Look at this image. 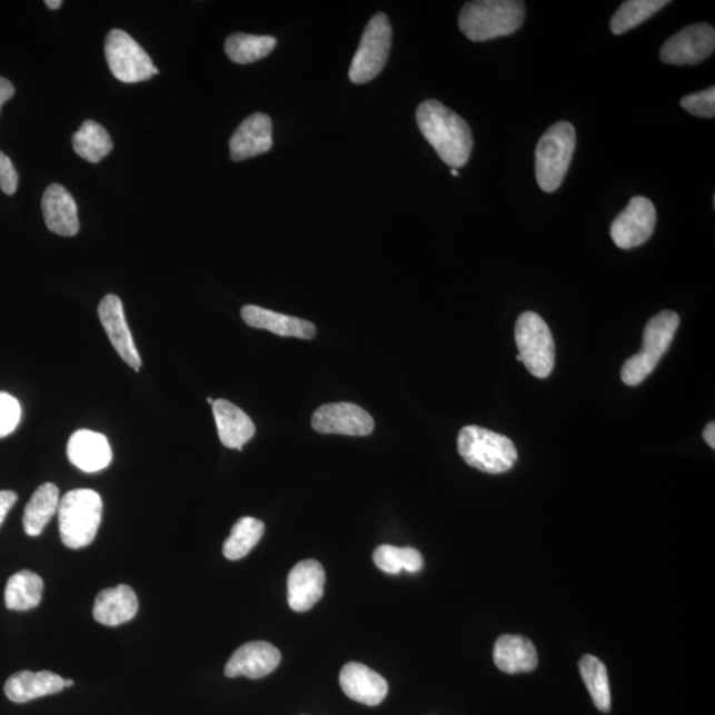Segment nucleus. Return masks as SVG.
<instances>
[{"label":"nucleus","instance_id":"f257e3e1","mask_svg":"<svg viewBox=\"0 0 715 715\" xmlns=\"http://www.w3.org/2000/svg\"><path fill=\"white\" fill-rule=\"evenodd\" d=\"M416 122L444 163L453 169L467 165L474 149V137L464 118L440 101L427 100L420 103Z\"/></svg>","mask_w":715,"mask_h":715},{"label":"nucleus","instance_id":"f03ea898","mask_svg":"<svg viewBox=\"0 0 715 715\" xmlns=\"http://www.w3.org/2000/svg\"><path fill=\"white\" fill-rule=\"evenodd\" d=\"M526 6L518 0H477L465 3L458 27L471 41H487L515 33L524 24Z\"/></svg>","mask_w":715,"mask_h":715},{"label":"nucleus","instance_id":"7ed1b4c3","mask_svg":"<svg viewBox=\"0 0 715 715\" xmlns=\"http://www.w3.org/2000/svg\"><path fill=\"white\" fill-rule=\"evenodd\" d=\"M458 454L471 468L489 475H502L515 467L518 453L509 437L487 428L468 426L458 434Z\"/></svg>","mask_w":715,"mask_h":715},{"label":"nucleus","instance_id":"20e7f679","mask_svg":"<svg viewBox=\"0 0 715 715\" xmlns=\"http://www.w3.org/2000/svg\"><path fill=\"white\" fill-rule=\"evenodd\" d=\"M59 530L62 544L82 548L93 543L102 520V499L90 489L68 491L60 499Z\"/></svg>","mask_w":715,"mask_h":715},{"label":"nucleus","instance_id":"39448f33","mask_svg":"<svg viewBox=\"0 0 715 715\" xmlns=\"http://www.w3.org/2000/svg\"><path fill=\"white\" fill-rule=\"evenodd\" d=\"M679 326V317L675 311L664 310L645 326L642 350L626 360L622 369L624 385L635 387L642 385L656 369L659 359L675 338Z\"/></svg>","mask_w":715,"mask_h":715},{"label":"nucleus","instance_id":"423d86ee","mask_svg":"<svg viewBox=\"0 0 715 715\" xmlns=\"http://www.w3.org/2000/svg\"><path fill=\"white\" fill-rule=\"evenodd\" d=\"M575 146V128L567 121L554 123L540 137L536 150V173L537 182L545 192L558 190L564 182Z\"/></svg>","mask_w":715,"mask_h":715},{"label":"nucleus","instance_id":"0eeeda50","mask_svg":"<svg viewBox=\"0 0 715 715\" xmlns=\"http://www.w3.org/2000/svg\"><path fill=\"white\" fill-rule=\"evenodd\" d=\"M516 342L518 356L534 377L545 379L555 365V344L545 319L534 311H525L517 319Z\"/></svg>","mask_w":715,"mask_h":715},{"label":"nucleus","instance_id":"6e6552de","mask_svg":"<svg viewBox=\"0 0 715 715\" xmlns=\"http://www.w3.org/2000/svg\"><path fill=\"white\" fill-rule=\"evenodd\" d=\"M393 29L385 13L373 17L363 34L356 57L350 66L349 78L354 85H366L384 71L390 54Z\"/></svg>","mask_w":715,"mask_h":715},{"label":"nucleus","instance_id":"1a4fd4ad","mask_svg":"<svg viewBox=\"0 0 715 715\" xmlns=\"http://www.w3.org/2000/svg\"><path fill=\"white\" fill-rule=\"evenodd\" d=\"M106 58L117 80L135 85L158 75L143 48L122 30H112L106 39Z\"/></svg>","mask_w":715,"mask_h":715},{"label":"nucleus","instance_id":"9d476101","mask_svg":"<svg viewBox=\"0 0 715 715\" xmlns=\"http://www.w3.org/2000/svg\"><path fill=\"white\" fill-rule=\"evenodd\" d=\"M657 213L654 203L645 197H634L626 210L617 215L610 226V238L620 249L640 247L654 235Z\"/></svg>","mask_w":715,"mask_h":715},{"label":"nucleus","instance_id":"9b49d317","mask_svg":"<svg viewBox=\"0 0 715 715\" xmlns=\"http://www.w3.org/2000/svg\"><path fill=\"white\" fill-rule=\"evenodd\" d=\"M715 50L714 27L706 23L685 27L666 40L659 59L671 66H696L711 58Z\"/></svg>","mask_w":715,"mask_h":715},{"label":"nucleus","instance_id":"f8f14e48","mask_svg":"<svg viewBox=\"0 0 715 715\" xmlns=\"http://www.w3.org/2000/svg\"><path fill=\"white\" fill-rule=\"evenodd\" d=\"M311 427L318 434L367 436L374 430V419L369 413L354 403H330L316 409L311 416Z\"/></svg>","mask_w":715,"mask_h":715},{"label":"nucleus","instance_id":"ddd939ff","mask_svg":"<svg viewBox=\"0 0 715 715\" xmlns=\"http://www.w3.org/2000/svg\"><path fill=\"white\" fill-rule=\"evenodd\" d=\"M99 317L110 344L131 369L140 371L142 360L131 336L120 297L107 295L99 305Z\"/></svg>","mask_w":715,"mask_h":715},{"label":"nucleus","instance_id":"4468645a","mask_svg":"<svg viewBox=\"0 0 715 715\" xmlns=\"http://www.w3.org/2000/svg\"><path fill=\"white\" fill-rule=\"evenodd\" d=\"M324 567L314 559L301 560L288 576V603L296 613H307L321 600L325 592Z\"/></svg>","mask_w":715,"mask_h":715},{"label":"nucleus","instance_id":"2eb2a0df","mask_svg":"<svg viewBox=\"0 0 715 715\" xmlns=\"http://www.w3.org/2000/svg\"><path fill=\"white\" fill-rule=\"evenodd\" d=\"M281 662L280 651L267 642H252L241 645L225 668L228 678L246 676L252 679L267 677Z\"/></svg>","mask_w":715,"mask_h":715},{"label":"nucleus","instance_id":"dca6fc26","mask_svg":"<svg viewBox=\"0 0 715 715\" xmlns=\"http://www.w3.org/2000/svg\"><path fill=\"white\" fill-rule=\"evenodd\" d=\"M272 121L267 115L255 113L236 129L229 141V150L232 161L239 162L264 155L272 149Z\"/></svg>","mask_w":715,"mask_h":715},{"label":"nucleus","instance_id":"f3484780","mask_svg":"<svg viewBox=\"0 0 715 715\" xmlns=\"http://www.w3.org/2000/svg\"><path fill=\"white\" fill-rule=\"evenodd\" d=\"M69 461L87 474H96L112 463V448L102 434L89 429L76 430L68 441Z\"/></svg>","mask_w":715,"mask_h":715},{"label":"nucleus","instance_id":"a211bd4d","mask_svg":"<svg viewBox=\"0 0 715 715\" xmlns=\"http://www.w3.org/2000/svg\"><path fill=\"white\" fill-rule=\"evenodd\" d=\"M339 684L347 697L367 706L384 703L388 693V684L379 673L364 664H346L339 675Z\"/></svg>","mask_w":715,"mask_h":715},{"label":"nucleus","instance_id":"6ab92c4d","mask_svg":"<svg viewBox=\"0 0 715 715\" xmlns=\"http://www.w3.org/2000/svg\"><path fill=\"white\" fill-rule=\"evenodd\" d=\"M46 226L50 231L66 238L79 232L78 205L71 193L61 185H51L41 199Z\"/></svg>","mask_w":715,"mask_h":715},{"label":"nucleus","instance_id":"aec40b11","mask_svg":"<svg viewBox=\"0 0 715 715\" xmlns=\"http://www.w3.org/2000/svg\"><path fill=\"white\" fill-rule=\"evenodd\" d=\"M64 689V678L48 671L19 672L7 679L4 685L6 696L16 704L30 703L32 699L51 696Z\"/></svg>","mask_w":715,"mask_h":715},{"label":"nucleus","instance_id":"412c9836","mask_svg":"<svg viewBox=\"0 0 715 715\" xmlns=\"http://www.w3.org/2000/svg\"><path fill=\"white\" fill-rule=\"evenodd\" d=\"M138 613V598L133 588L120 585L103 589L97 595L93 617L102 626L117 627L133 620Z\"/></svg>","mask_w":715,"mask_h":715},{"label":"nucleus","instance_id":"4be33fe9","mask_svg":"<svg viewBox=\"0 0 715 715\" xmlns=\"http://www.w3.org/2000/svg\"><path fill=\"white\" fill-rule=\"evenodd\" d=\"M241 317L251 328L272 331L280 337L314 339L316 326L305 319L276 314V311L247 305L241 309Z\"/></svg>","mask_w":715,"mask_h":715},{"label":"nucleus","instance_id":"5701e85b","mask_svg":"<svg viewBox=\"0 0 715 715\" xmlns=\"http://www.w3.org/2000/svg\"><path fill=\"white\" fill-rule=\"evenodd\" d=\"M215 421L224 446L241 450L256 433L254 421L234 403L218 399L212 405Z\"/></svg>","mask_w":715,"mask_h":715},{"label":"nucleus","instance_id":"b1692460","mask_svg":"<svg viewBox=\"0 0 715 715\" xmlns=\"http://www.w3.org/2000/svg\"><path fill=\"white\" fill-rule=\"evenodd\" d=\"M493 658L499 671L517 675L533 672L538 665V654L534 644L524 636L504 635L498 638Z\"/></svg>","mask_w":715,"mask_h":715},{"label":"nucleus","instance_id":"393cba45","mask_svg":"<svg viewBox=\"0 0 715 715\" xmlns=\"http://www.w3.org/2000/svg\"><path fill=\"white\" fill-rule=\"evenodd\" d=\"M60 491L57 485L47 483L34 490L27 504L23 527L27 536L39 537L44 527L57 515L60 505Z\"/></svg>","mask_w":715,"mask_h":715},{"label":"nucleus","instance_id":"a878e982","mask_svg":"<svg viewBox=\"0 0 715 715\" xmlns=\"http://www.w3.org/2000/svg\"><path fill=\"white\" fill-rule=\"evenodd\" d=\"M43 589L44 582L38 574L30 570L13 574L6 586V607L19 610V613L38 607L41 596H43Z\"/></svg>","mask_w":715,"mask_h":715},{"label":"nucleus","instance_id":"bb28decb","mask_svg":"<svg viewBox=\"0 0 715 715\" xmlns=\"http://www.w3.org/2000/svg\"><path fill=\"white\" fill-rule=\"evenodd\" d=\"M76 155L90 163H99L113 150V141L106 128L88 120L72 137Z\"/></svg>","mask_w":715,"mask_h":715},{"label":"nucleus","instance_id":"cd10ccee","mask_svg":"<svg viewBox=\"0 0 715 715\" xmlns=\"http://www.w3.org/2000/svg\"><path fill=\"white\" fill-rule=\"evenodd\" d=\"M274 37H256V34L234 33L226 40V53L236 64H251L259 61L276 48Z\"/></svg>","mask_w":715,"mask_h":715},{"label":"nucleus","instance_id":"c85d7f7f","mask_svg":"<svg viewBox=\"0 0 715 715\" xmlns=\"http://www.w3.org/2000/svg\"><path fill=\"white\" fill-rule=\"evenodd\" d=\"M266 532V526L260 519L254 517H242L236 523L231 530V536L226 539L224 545L225 557L229 560H239L247 557L252 548L260 543Z\"/></svg>","mask_w":715,"mask_h":715},{"label":"nucleus","instance_id":"c756f323","mask_svg":"<svg viewBox=\"0 0 715 715\" xmlns=\"http://www.w3.org/2000/svg\"><path fill=\"white\" fill-rule=\"evenodd\" d=\"M373 559L379 570L391 575H398L401 570L418 573L425 566L421 554L414 547L381 545L374 552Z\"/></svg>","mask_w":715,"mask_h":715},{"label":"nucleus","instance_id":"7c9ffc66","mask_svg":"<svg viewBox=\"0 0 715 715\" xmlns=\"http://www.w3.org/2000/svg\"><path fill=\"white\" fill-rule=\"evenodd\" d=\"M668 4V0H628L610 19V31L614 34L626 33L654 17L657 11Z\"/></svg>","mask_w":715,"mask_h":715},{"label":"nucleus","instance_id":"2f4dec72","mask_svg":"<svg viewBox=\"0 0 715 715\" xmlns=\"http://www.w3.org/2000/svg\"><path fill=\"white\" fill-rule=\"evenodd\" d=\"M579 669L595 706L600 712H609L610 689L606 665L598 657L586 655L580 659Z\"/></svg>","mask_w":715,"mask_h":715},{"label":"nucleus","instance_id":"473e14b6","mask_svg":"<svg viewBox=\"0 0 715 715\" xmlns=\"http://www.w3.org/2000/svg\"><path fill=\"white\" fill-rule=\"evenodd\" d=\"M22 409L19 401L7 393H0V439L17 429Z\"/></svg>","mask_w":715,"mask_h":715},{"label":"nucleus","instance_id":"72a5a7b5","mask_svg":"<svg viewBox=\"0 0 715 715\" xmlns=\"http://www.w3.org/2000/svg\"><path fill=\"white\" fill-rule=\"evenodd\" d=\"M682 107L693 116L703 118L715 117V88L703 90L684 97Z\"/></svg>","mask_w":715,"mask_h":715},{"label":"nucleus","instance_id":"f704fd0d","mask_svg":"<svg viewBox=\"0 0 715 715\" xmlns=\"http://www.w3.org/2000/svg\"><path fill=\"white\" fill-rule=\"evenodd\" d=\"M18 172L11 159L0 151V190L7 196H13L18 190Z\"/></svg>","mask_w":715,"mask_h":715},{"label":"nucleus","instance_id":"c9c22d12","mask_svg":"<svg viewBox=\"0 0 715 715\" xmlns=\"http://www.w3.org/2000/svg\"><path fill=\"white\" fill-rule=\"evenodd\" d=\"M18 502V495L12 490H0V526L4 523L12 506Z\"/></svg>","mask_w":715,"mask_h":715},{"label":"nucleus","instance_id":"e433bc0d","mask_svg":"<svg viewBox=\"0 0 715 715\" xmlns=\"http://www.w3.org/2000/svg\"><path fill=\"white\" fill-rule=\"evenodd\" d=\"M13 95H16V88L9 80L0 78V110L7 101L12 99Z\"/></svg>","mask_w":715,"mask_h":715},{"label":"nucleus","instance_id":"4c0bfd02","mask_svg":"<svg viewBox=\"0 0 715 715\" xmlns=\"http://www.w3.org/2000/svg\"><path fill=\"white\" fill-rule=\"evenodd\" d=\"M704 439L707 443V446L715 448V423L712 421L704 429Z\"/></svg>","mask_w":715,"mask_h":715},{"label":"nucleus","instance_id":"58836bf2","mask_svg":"<svg viewBox=\"0 0 715 715\" xmlns=\"http://www.w3.org/2000/svg\"><path fill=\"white\" fill-rule=\"evenodd\" d=\"M46 4L50 10H59L62 2L61 0H47Z\"/></svg>","mask_w":715,"mask_h":715},{"label":"nucleus","instance_id":"ea45409f","mask_svg":"<svg viewBox=\"0 0 715 715\" xmlns=\"http://www.w3.org/2000/svg\"><path fill=\"white\" fill-rule=\"evenodd\" d=\"M73 685H75V683L72 682V679H64V686L66 687H72Z\"/></svg>","mask_w":715,"mask_h":715},{"label":"nucleus","instance_id":"a19ab883","mask_svg":"<svg viewBox=\"0 0 715 715\" xmlns=\"http://www.w3.org/2000/svg\"><path fill=\"white\" fill-rule=\"evenodd\" d=\"M450 173H453L454 177H458V171L456 169L450 170Z\"/></svg>","mask_w":715,"mask_h":715},{"label":"nucleus","instance_id":"79ce46f5","mask_svg":"<svg viewBox=\"0 0 715 715\" xmlns=\"http://www.w3.org/2000/svg\"><path fill=\"white\" fill-rule=\"evenodd\" d=\"M207 401H208V403H210V405H213V403H215V401L212 400V398H208V399H207Z\"/></svg>","mask_w":715,"mask_h":715}]
</instances>
